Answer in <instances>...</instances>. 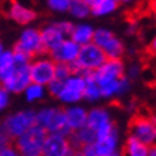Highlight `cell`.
Returning <instances> with one entry per match:
<instances>
[{
  "instance_id": "4fadbf2b",
  "label": "cell",
  "mask_w": 156,
  "mask_h": 156,
  "mask_svg": "<svg viewBox=\"0 0 156 156\" xmlns=\"http://www.w3.org/2000/svg\"><path fill=\"white\" fill-rule=\"evenodd\" d=\"M75 151L67 136L48 135L42 149V156H70Z\"/></svg>"
},
{
  "instance_id": "ffe728a7",
  "label": "cell",
  "mask_w": 156,
  "mask_h": 156,
  "mask_svg": "<svg viewBox=\"0 0 156 156\" xmlns=\"http://www.w3.org/2000/svg\"><path fill=\"white\" fill-rule=\"evenodd\" d=\"M120 153L122 156H149V146L136 140L135 137L128 136Z\"/></svg>"
},
{
  "instance_id": "f1b7e54d",
  "label": "cell",
  "mask_w": 156,
  "mask_h": 156,
  "mask_svg": "<svg viewBox=\"0 0 156 156\" xmlns=\"http://www.w3.org/2000/svg\"><path fill=\"white\" fill-rule=\"evenodd\" d=\"M63 83H65V82L57 80V79H55V80L50 82V83L46 86V87H48L49 95H52L53 98H56V99H57V96L60 95L62 89H63Z\"/></svg>"
},
{
  "instance_id": "d590c367",
  "label": "cell",
  "mask_w": 156,
  "mask_h": 156,
  "mask_svg": "<svg viewBox=\"0 0 156 156\" xmlns=\"http://www.w3.org/2000/svg\"><path fill=\"white\" fill-rule=\"evenodd\" d=\"M135 30H136V24H135V23L132 22V23L129 24V27H128V33H129V34H132V33H135Z\"/></svg>"
},
{
  "instance_id": "ac0fdd59",
  "label": "cell",
  "mask_w": 156,
  "mask_h": 156,
  "mask_svg": "<svg viewBox=\"0 0 156 156\" xmlns=\"http://www.w3.org/2000/svg\"><path fill=\"white\" fill-rule=\"evenodd\" d=\"M65 113H66V120H67V126L72 132H76L79 129L85 128L86 122H87V110L82 106L77 105H72L67 109H65Z\"/></svg>"
},
{
  "instance_id": "f546056e",
  "label": "cell",
  "mask_w": 156,
  "mask_h": 156,
  "mask_svg": "<svg viewBox=\"0 0 156 156\" xmlns=\"http://www.w3.org/2000/svg\"><path fill=\"white\" fill-rule=\"evenodd\" d=\"M53 23L56 24V27L59 29L66 37L70 36L72 30H73V26H75V24L72 23V22H69V20H60V22H53Z\"/></svg>"
},
{
  "instance_id": "d4e9b609",
  "label": "cell",
  "mask_w": 156,
  "mask_h": 156,
  "mask_svg": "<svg viewBox=\"0 0 156 156\" xmlns=\"http://www.w3.org/2000/svg\"><path fill=\"white\" fill-rule=\"evenodd\" d=\"M100 95L103 99H113L119 96V80H112L103 85H99Z\"/></svg>"
},
{
  "instance_id": "e575fe53",
  "label": "cell",
  "mask_w": 156,
  "mask_h": 156,
  "mask_svg": "<svg viewBox=\"0 0 156 156\" xmlns=\"http://www.w3.org/2000/svg\"><path fill=\"white\" fill-rule=\"evenodd\" d=\"M149 50H151L153 55H156V34L152 37L151 43H149Z\"/></svg>"
},
{
  "instance_id": "5bb4252c",
  "label": "cell",
  "mask_w": 156,
  "mask_h": 156,
  "mask_svg": "<svg viewBox=\"0 0 156 156\" xmlns=\"http://www.w3.org/2000/svg\"><path fill=\"white\" fill-rule=\"evenodd\" d=\"M79 50H80V46L76 44L72 39L67 37V39H65L49 56L55 60V63L72 65V63H75L77 56H79Z\"/></svg>"
},
{
  "instance_id": "83f0119b",
  "label": "cell",
  "mask_w": 156,
  "mask_h": 156,
  "mask_svg": "<svg viewBox=\"0 0 156 156\" xmlns=\"http://www.w3.org/2000/svg\"><path fill=\"white\" fill-rule=\"evenodd\" d=\"M48 6L49 9L57 13H65L69 12L70 7V0H48Z\"/></svg>"
},
{
  "instance_id": "9a60e30c",
  "label": "cell",
  "mask_w": 156,
  "mask_h": 156,
  "mask_svg": "<svg viewBox=\"0 0 156 156\" xmlns=\"http://www.w3.org/2000/svg\"><path fill=\"white\" fill-rule=\"evenodd\" d=\"M40 36H42L43 49H44V53H46V55H50L65 39H67L66 36L56 27L55 23H49V24H46V26H43V27L40 29Z\"/></svg>"
},
{
  "instance_id": "7a4b0ae2",
  "label": "cell",
  "mask_w": 156,
  "mask_h": 156,
  "mask_svg": "<svg viewBox=\"0 0 156 156\" xmlns=\"http://www.w3.org/2000/svg\"><path fill=\"white\" fill-rule=\"evenodd\" d=\"M106 62L105 53L100 50L95 43H89L85 46H80L79 56L75 63L70 65L73 75H83L87 72H96Z\"/></svg>"
},
{
  "instance_id": "d6986e66",
  "label": "cell",
  "mask_w": 156,
  "mask_h": 156,
  "mask_svg": "<svg viewBox=\"0 0 156 156\" xmlns=\"http://www.w3.org/2000/svg\"><path fill=\"white\" fill-rule=\"evenodd\" d=\"M93 36H95V29L89 23H79L73 26L69 39H72L76 44L85 46L89 43H93Z\"/></svg>"
},
{
  "instance_id": "4316f807",
  "label": "cell",
  "mask_w": 156,
  "mask_h": 156,
  "mask_svg": "<svg viewBox=\"0 0 156 156\" xmlns=\"http://www.w3.org/2000/svg\"><path fill=\"white\" fill-rule=\"evenodd\" d=\"M73 75L70 69V65H62V63H56V69H55V79L65 82Z\"/></svg>"
},
{
  "instance_id": "4dcf8cb0",
  "label": "cell",
  "mask_w": 156,
  "mask_h": 156,
  "mask_svg": "<svg viewBox=\"0 0 156 156\" xmlns=\"http://www.w3.org/2000/svg\"><path fill=\"white\" fill-rule=\"evenodd\" d=\"M140 73H142V69H140V66L135 63V65H130L129 67H126L125 76L128 77L129 80H135V79H137V77L140 76Z\"/></svg>"
},
{
  "instance_id": "ab89813d",
  "label": "cell",
  "mask_w": 156,
  "mask_h": 156,
  "mask_svg": "<svg viewBox=\"0 0 156 156\" xmlns=\"http://www.w3.org/2000/svg\"><path fill=\"white\" fill-rule=\"evenodd\" d=\"M119 3H130V2H133V0H118Z\"/></svg>"
},
{
  "instance_id": "484cf974",
  "label": "cell",
  "mask_w": 156,
  "mask_h": 156,
  "mask_svg": "<svg viewBox=\"0 0 156 156\" xmlns=\"http://www.w3.org/2000/svg\"><path fill=\"white\" fill-rule=\"evenodd\" d=\"M24 95H26L27 102H37L44 98V87L36 83H30L27 89L24 90Z\"/></svg>"
},
{
  "instance_id": "60d3db41",
  "label": "cell",
  "mask_w": 156,
  "mask_h": 156,
  "mask_svg": "<svg viewBox=\"0 0 156 156\" xmlns=\"http://www.w3.org/2000/svg\"><path fill=\"white\" fill-rule=\"evenodd\" d=\"M2 55H3V46H2V43H0V59H2Z\"/></svg>"
},
{
  "instance_id": "1f68e13d",
  "label": "cell",
  "mask_w": 156,
  "mask_h": 156,
  "mask_svg": "<svg viewBox=\"0 0 156 156\" xmlns=\"http://www.w3.org/2000/svg\"><path fill=\"white\" fill-rule=\"evenodd\" d=\"M9 105V92L0 86V110H3Z\"/></svg>"
},
{
  "instance_id": "6da1fadb",
  "label": "cell",
  "mask_w": 156,
  "mask_h": 156,
  "mask_svg": "<svg viewBox=\"0 0 156 156\" xmlns=\"http://www.w3.org/2000/svg\"><path fill=\"white\" fill-rule=\"evenodd\" d=\"M36 125L43 128L49 135L70 136L72 130L67 126L66 113L62 108H43L36 112Z\"/></svg>"
},
{
  "instance_id": "cb8c5ba5",
  "label": "cell",
  "mask_w": 156,
  "mask_h": 156,
  "mask_svg": "<svg viewBox=\"0 0 156 156\" xmlns=\"http://www.w3.org/2000/svg\"><path fill=\"white\" fill-rule=\"evenodd\" d=\"M69 13L76 19H86L87 16H90V6L86 5L83 0H72Z\"/></svg>"
},
{
  "instance_id": "3957f363",
  "label": "cell",
  "mask_w": 156,
  "mask_h": 156,
  "mask_svg": "<svg viewBox=\"0 0 156 156\" xmlns=\"http://www.w3.org/2000/svg\"><path fill=\"white\" fill-rule=\"evenodd\" d=\"M49 133L39 125L14 139L13 146L20 156H42V149Z\"/></svg>"
},
{
  "instance_id": "8992f818",
  "label": "cell",
  "mask_w": 156,
  "mask_h": 156,
  "mask_svg": "<svg viewBox=\"0 0 156 156\" xmlns=\"http://www.w3.org/2000/svg\"><path fill=\"white\" fill-rule=\"evenodd\" d=\"M129 136L152 147L156 145V122L151 115H135L129 123Z\"/></svg>"
},
{
  "instance_id": "9c48e42d",
  "label": "cell",
  "mask_w": 156,
  "mask_h": 156,
  "mask_svg": "<svg viewBox=\"0 0 156 156\" xmlns=\"http://www.w3.org/2000/svg\"><path fill=\"white\" fill-rule=\"evenodd\" d=\"M55 69H56V63L49 55L34 57L29 66L32 83L40 85L43 87L48 86L52 80H55Z\"/></svg>"
},
{
  "instance_id": "836d02e7",
  "label": "cell",
  "mask_w": 156,
  "mask_h": 156,
  "mask_svg": "<svg viewBox=\"0 0 156 156\" xmlns=\"http://www.w3.org/2000/svg\"><path fill=\"white\" fill-rule=\"evenodd\" d=\"M0 156H19V153L14 149V146H10L3 149V151H0Z\"/></svg>"
},
{
  "instance_id": "5b68a950",
  "label": "cell",
  "mask_w": 156,
  "mask_h": 156,
  "mask_svg": "<svg viewBox=\"0 0 156 156\" xmlns=\"http://www.w3.org/2000/svg\"><path fill=\"white\" fill-rule=\"evenodd\" d=\"M93 43L105 53L106 59H122L126 53V48L122 39H119L110 29H95Z\"/></svg>"
},
{
  "instance_id": "ba28073f",
  "label": "cell",
  "mask_w": 156,
  "mask_h": 156,
  "mask_svg": "<svg viewBox=\"0 0 156 156\" xmlns=\"http://www.w3.org/2000/svg\"><path fill=\"white\" fill-rule=\"evenodd\" d=\"M13 52L23 53L24 56L30 57L32 60H33L34 57L46 55V53H44V49H43L40 30H39V29H33V27L24 29L23 33L20 34L19 40L14 44Z\"/></svg>"
},
{
  "instance_id": "8fae6325",
  "label": "cell",
  "mask_w": 156,
  "mask_h": 156,
  "mask_svg": "<svg viewBox=\"0 0 156 156\" xmlns=\"http://www.w3.org/2000/svg\"><path fill=\"white\" fill-rule=\"evenodd\" d=\"M125 72H126V66L122 59H106L103 65L96 72H93V76L98 85H103L112 80H119L120 77L125 76Z\"/></svg>"
},
{
  "instance_id": "f35d334b",
  "label": "cell",
  "mask_w": 156,
  "mask_h": 156,
  "mask_svg": "<svg viewBox=\"0 0 156 156\" xmlns=\"http://www.w3.org/2000/svg\"><path fill=\"white\" fill-rule=\"evenodd\" d=\"M152 10H153V14H155V20H156V0L152 2Z\"/></svg>"
},
{
  "instance_id": "277c9868",
  "label": "cell",
  "mask_w": 156,
  "mask_h": 156,
  "mask_svg": "<svg viewBox=\"0 0 156 156\" xmlns=\"http://www.w3.org/2000/svg\"><path fill=\"white\" fill-rule=\"evenodd\" d=\"M33 126H36V112L20 110L17 113L9 115L7 118H5V120L0 125V132L7 135L14 142V139L22 136Z\"/></svg>"
},
{
  "instance_id": "7402d4cb",
  "label": "cell",
  "mask_w": 156,
  "mask_h": 156,
  "mask_svg": "<svg viewBox=\"0 0 156 156\" xmlns=\"http://www.w3.org/2000/svg\"><path fill=\"white\" fill-rule=\"evenodd\" d=\"M118 6H119L118 0H99L90 7V14H93L96 17L108 16V14L116 12Z\"/></svg>"
},
{
  "instance_id": "d6a6232c",
  "label": "cell",
  "mask_w": 156,
  "mask_h": 156,
  "mask_svg": "<svg viewBox=\"0 0 156 156\" xmlns=\"http://www.w3.org/2000/svg\"><path fill=\"white\" fill-rule=\"evenodd\" d=\"M13 146V140L10 139L7 135H5L3 132H0V151H3L6 147Z\"/></svg>"
},
{
  "instance_id": "30bf717a",
  "label": "cell",
  "mask_w": 156,
  "mask_h": 156,
  "mask_svg": "<svg viewBox=\"0 0 156 156\" xmlns=\"http://www.w3.org/2000/svg\"><path fill=\"white\" fill-rule=\"evenodd\" d=\"M86 82L85 77L80 75H72L69 79L65 80L63 83V89H62L60 95L57 96V99L62 103L66 105H76L83 99V93H85Z\"/></svg>"
},
{
  "instance_id": "ee69618b",
  "label": "cell",
  "mask_w": 156,
  "mask_h": 156,
  "mask_svg": "<svg viewBox=\"0 0 156 156\" xmlns=\"http://www.w3.org/2000/svg\"><path fill=\"white\" fill-rule=\"evenodd\" d=\"M19 156H20V155H19Z\"/></svg>"
},
{
  "instance_id": "52a82bcc",
  "label": "cell",
  "mask_w": 156,
  "mask_h": 156,
  "mask_svg": "<svg viewBox=\"0 0 156 156\" xmlns=\"http://www.w3.org/2000/svg\"><path fill=\"white\" fill-rule=\"evenodd\" d=\"M86 126L96 133V140L109 136L116 130V125L112 120V115L105 108H93L87 112V122Z\"/></svg>"
},
{
  "instance_id": "603a6c76",
  "label": "cell",
  "mask_w": 156,
  "mask_h": 156,
  "mask_svg": "<svg viewBox=\"0 0 156 156\" xmlns=\"http://www.w3.org/2000/svg\"><path fill=\"white\" fill-rule=\"evenodd\" d=\"M13 72H14L13 52H12V50L3 52L2 59H0V83L5 82L7 77H10Z\"/></svg>"
},
{
  "instance_id": "7bdbcfd3",
  "label": "cell",
  "mask_w": 156,
  "mask_h": 156,
  "mask_svg": "<svg viewBox=\"0 0 156 156\" xmlns=\"http://www.w3.org/2000/svg\"><path fill=\"white\" fill-rule=\"evenodd\" d=\"M70 2H72V0H70Z\"/></svg>"
},
{
  "instance_id": "7c38bea8",
  "label": "cell",
  "mask_w": 156,
  "mask_h": 156,
  "mask_svg": "<svg viewBox=\"0 0 156 156\" xmlns=\"http://www.w3.org/2000/svg\"><path fill=\"white\" fill-rule=\"evenodd\" d=\"M30 65H14V72L10 77H7L0 85L3 89H6L9 93H22L27 89V86L32 83L30 79Z\"/></svg>"
},
{
  "instance_id": "e0dca14e",
  "label": "cell",
  "mask_w": 156,
  "mask_h": 156,
  "mask_svg": "<svg viewBox=\"0 0 156 156\" xmlns=\"http://www.w3.org/2000/svg\"><path fill=\"white\" fill-rule=\"evenodd\" d=\"M9 17L16 22L17 24H29L33 20L37 19V13L33 9H30L27 6L19 3L17 0H12V6H10Z\"/></svg>"
},
{
  "instance_id": "b9f144b4",
  "label": "cell",
  "mask_w": 156,
  "mask_h": 156,
  "mask_svg": "<svg viewBox=\"0 0 156 156\" xmlns=\"http://www.w3.org/2000/svg\"><path fill=\"white\" fill-rule=\"evenodd\" d=\"M155 105H156V99H155Z\"/></svg>"
},
{
  "instance_id": "2e32d148",
  "label": "cell",
  "mask_w": 156,
  "mask_h": 156,
  "mask_svg": "<svg viewBox=\"0 0 156 156\" xmlns=\"http://www.w3.org/2000/svg\"><path fill=\"white\" fill-rule=\"evenodd\" d=\"M93 153L95 156H110L119 151V130L116 129L109 136L96 140L93 145Z\"/></svg>"
},
{
  "instance_id": "8d00e7d4",
  "label": "cell",
  "mask_w": 156,
  "mask_h": 156,
  "mask_svg": "<svg viewBox=\"0 0 156 156\" xmlns=\"http://www.w3.org/2000/svg\"><path fill=\"white\" fill-rule=\"evenodd\" d=\"M149 156H156V145L149 147Z\"/></svg>"
},
{
  "instance_id": "74e56055",
  "label": "cell",
  "mask_w": 156,
  "mask_h": 156,
  "mask_svg": "<svg viewBox=\"0 0 156 156\" xmlns=\"http://www.w3.org/2000/svg\"><path fill=\"white\" fill-rule=\"evenodd\" d=\"M83 2H85L86 5H89V6H90V7H92V6L95 5L96 2H99V0H83Z\"/></svg>"
},
{
  "instance_id": "44dd1931",
  "label": "cell",
  "mask_w": 156,
  "mask_h": 156,
  "mask_svg": "<svg viewBox=\"0 0 156 156\" xmlns=\"http://www.w3.org/2000/svg\"><path fill=\"white\" fill-rule=\"evenodd\" d=\"M82 76L85 77V82H86L83 99H86L87 102H98L99 99H102V95H100V87H99V85H98V82L95 80L93 72L83 73Z\"/></svg>"
}]
</instances>
